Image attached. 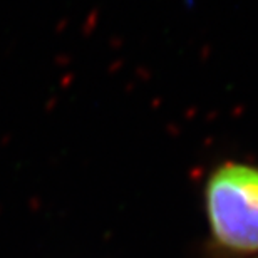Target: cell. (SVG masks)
I'll return each instance as SVG.
<instances>
[{"label":"cell","instance_id":"obj_1","mask_svg":"<svg viewBox=\"0 0 258 258\" xmlns=\"http://www.w3.org/2000/svg\"><path fill=\"white\" fill-rule=\"evenodd\" d=\"M203 196L216 245L233 255H257L258 166L225 161L208 174Z\"/></svg>","mask_w":258,"mask_h":258}]
</instances>
